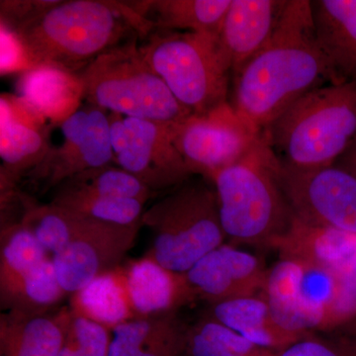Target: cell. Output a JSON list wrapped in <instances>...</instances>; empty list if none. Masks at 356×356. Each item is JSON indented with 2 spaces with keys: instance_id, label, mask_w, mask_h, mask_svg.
<instances>
[{
  "instance_id": "6da1fadb",
  "label": "cell",
  "mask_w": 356,
  "mask_h": 356,
  "mask_svg": "<svg viewBox=\"0 0 356 356\" xmlns=\"http://www.w3.org/2000/svg\"><path fill=\"white\" fill-rule=\"evenodd\" d=\"M232 79L229 103L261 133L303 96L337 83L316 39L311 0H287L271 38Z\"/></svg>"
},
{
  "instance_id": "7a4b0ae2",
  "label": "cell",
  "mask_w": 356,
  "mask_h": 356,
  "mask_svg": "<svg viewBox=\"0 0 356 356\" xmlns=\"http://www.w3.org/2000/svg\"><path fill=\"white\" fill-rule=\"evenodd\" d=\"M280 161L262 134L254 147L211 179L232 245L277 248L295 216L280 180Z\"/></svg>"
},
{
  "instance_id": "3957f363",
  "label": "cell",
  "mask_w": 356,
  "mask_h": 356,
  "mask_svg": "<svg viewBox=\"0 0 356 356\" xmlns=\"http://www.w3.org/2000/svg\"><path fill=\"white\" fill-rule=\"evenodd\" d=\"M130 30L147 36L149 24L125 2L58 1L16 31L38 65L77 74L98 56L119 46Z\"/></svg>"
},
{
  "instance_id": "277c9868",
  "label": "cell",
  "mask_w": 356,
  "mask_h": 356,
  "mask_svg": "<svg viewBox=\"0 0 356 356\" xmlns=\"http://www.w3.org/2000/svg\"><path fill=\"white\" fill-rule=\"evenodd\" d=\"M282 163L334 165L356 137V83L311 91L262 132Z\"/></svg>"
},
{
  "instance_id": "5b68a950",
  "label": "cell",
  "mask_w": 356,
  "mask_h": 356,
  "mask_svg": "<svg viewBox=\"0 0 356 356\" xmlns=\"http://www.w3.org/2000/svg\"><path fill=\"white\" fill-rule=\"evenodd\" d=\"M205 179L191 177L149 206L140 218L142 227L153 234L147 254L175 273H186L227 241L216 191Z\"/></svg>"
},
{
  "instance_id": "8992f818",
  "label": "cell",
  "mask_w": 356,
  "mask_h": 356,
  "mask_svg": "<svg viewBox=\"0 0 356 356\" xmlns=\"http://www.w3.org/2000/svg\"><path fill=\"white\" fill-rule=\"evenodd\" d=\"M79 74L86 102L109 113L172 125L192 114L145 60L136 39L104 51Z\"/></svg>"
},
{
  "instance_id": "52a82bcc",
  "label": "cell",
  "mask_w": 356,
  "mask_h": 356,
  "mask_svg": "<svg viewBox=\"0 0 356 356\" xmlns=\"http://www.w3.org/2000/svg\"><path fill=\"white\" fill-rule=\"evenodd\" d=\"M140 54L175 97L192 114H206L229 102L232 79L218 36L156 30Z\"/></svg>"
},
{
  "instance_id": "ba28073f",
  "label": "cell",
  "mask_w": 356,
  "mask_h": 356,
  "mask_svg": "<svg viewBox=\"0 0 356 356\" xmlns=\"http://www.w3.org/2000/svg\"><path fill=\"white\" fill-rule=\"evenodd\" d=\"M114 163L158 194L193 175L173 143L172 124L108 113Z\"/></svg>"
},
{
  "instance_id": "9c48e42d",
  "label": "cell",
  "mask_w": 356,
  "mask_h": 356,
  "mask_svg": "<svg viewBox=\"0 0 356 356\" xmlns=\"http://www.w3.org/2000/svg\"><path fill=\"white\" fill-rule=\"evenodd\" d=\"M173 143L192 175L209 180L242 159L262 133L227 102L206 114H191L172 125Z\"/></svg>"
},
{
  "instance_id": "30bf717a",
  "label": "cell",
  "mask_w": 356,
  "mask_h": 356,
  "mask_svg": "<svg viewBox=\"0 0 356 356\" xmlns=\"http://www.w3.org/2000/svg\"><path fill=\"white\" fill-rule=\"evenodd\" d=\"M280 180L295 219L356 233V178L350 172L336 165L301 168L280 161Z\"/></svg>"
},
{
  "instance_id": "8fae6325",
  "label": "cell",
  "mask_w": 356,
  "mask_h": 356,
  "mask_svg": "<svg viewBox=\"0 0 356 356\" xmlns=\"http://www.w3.org/2000/svg\"><path fill=\"white\" fill-rule=\"evenodd\" d=\"M63 140L26 177L56 188L79 173L114 163L108 112L88 104L60 126ZM115 165V163H114Z\"/></svg>"
},
{
  "instance_id": "7c38bea8",
  "label": "cell",
  "mask_w": 356,
  "mask_h": 356,
  "mask_svg": "<svg viewBox=\"0 0 356 356\" xmlns=\"http://www.w3.org/2000/svg\"><path fill=\"white\" fill-rule=\"evenodd\" d=\"M50 122L18 95L0 98L1 200L13 197L16 184L43 161L50 149Z\"/></svg>"
},
{
  "instance_id": "4fadbf2b",
  "label": "cell",
  "mask_w": 356,
  "mask_h": 356,
  "mask_svg": "<svg viewBox=\"0 0 356 356\" xmlns=\"http://www.w3.org/2000/svg\"><path fill=\"white\" fill-rule=\"evenodd\" d=\"M268 268L257 255L222 245L201 259L185 276L196 300L209 305L261 294Z\"/></svg>"
},
{
  "instance_id": "5bb4252c",
  "label": "cell",
  "mask_w": 356,
  "mask_h": 356,
  "mask_svg": "<svg viewBox=\"0 0 356 356\" xmlns=\"http://www.w3.org/2000/svg\"><path fill=\"white\" fill-rule=\"evenodd\" d=\"M142 222L110 224L102 231L70 243L51 255L58 281L67 294L83 289L98 276L122 266L135 245Z\"/></svg>"
},
{
  "instance_id": "9a60e30c",
  "label": "cell",
  "mask_w": 356,
  "mask_h": 356,
  "mask_svg": "<svg viewBox=\"0 0 356 356\" xmlns=\"http://www.w3.org/2000/svg\"><path fill=\"white\" fill-rule=\"evenodd\" d=\"M287 0H231L218 35L232 76L273 36Z\"/></svg>"
},
{
  "instance_id": "2e32d148",
  "label": "cell",
  "mask_w": 356,
  "mask_h": 356,
  "mask_svg": "<svg viewBox=\"0 0 356 356\" xmlns=\"http://www.w3.org/2000/svg\"><path fill=\"white\" fill-rule=\"evenodd\" d=\"M125 269L137 318L168 315L196 301L185 273L166 268L149 255L127 262Z\"/></svg>"
},
{
  "instance_id": "e0dca14e",
  "label": "cell",
  "mask_w": 356,
  "mask_h": 356,
  "mask_svg": "<svg viewBox=\"0 0 356 356\" xmlns=\"http://www.w3.org/2000/svg\"><path fill=\"white\" fill-rule=\"evenodd\" d=\"M318 47L337 83H356V0L311 1Z\"/></svg>"
},
{
  "instance_id": "ac0fdd59",
  "label": "cell",
  "mask_w": 356,
  "mask_h": 356,
  "mask_svg": "<svg viewBox=\"0 0 356 356\" xmlns=\"http://www.w3.org/2000/svg\"><path fill=\"white\" fill-rule=\"evenodd\" d=\"M72 313L29 316L6 311L0 316V356H58L69 332Z\"/></svg>"
},
{
  "instance_id": "d6986e66",
  "label": "cell",
  "mask_w": 356,
  "mask_h": 356,
  "mask_svg": "<svg viewBox=\"0 0 356 356\" xmlns=\"http://www.w3.org/2000/svg\"><path fill=\"white\" fill-rule=\"evenodd\" d=\"M18 96L60 127L83 106V84L79 74L53 65H39L23 72Z\"/></svg>"
},
{
  "instance_id": "ffe728a7",
  "label": "cell",
  "mask_w": 356,
  "mask_h": 356,
  "mask_svg": "<svg viewBox=\"0 0 356 356\" xmlns=\"http://www.w3.org/2000/svg\"><path fill=\"white\" fill-rule=\"evenodd\" d=\"M276 250L281 259L341 270L356 262V233L311 226L294 219L291 229Z\"/></svg>"
},
{
  "instance_id": "44dd1931",
  "label": "cell",
  "mask_w": 356,
  "mask_h": 356,
  "mask_svg": "<svg viewBox=\"0 0 356 356\" xmlns=\"http://www.w3.org/2000/svg\"><path fill=\"white\" fill-rule=\"evenodd\" d=\"M206 315L250 343L277 353L306 337L281 327L261 294L213 304Z\"/></svg>"
},
{
  "instance_id": "7402d4cb",
  "label": "cell",
  "mask_w": 356,
  "mask_h": 356,
  "mask_svg": "<svg viewBox=\"0 0 356 356\" xmlns=\"http://www.w3.org/2000/svg\"><path fill=\"white\" fill-rule=\"evenodd\" d=\"M154 29L218 36L231 0H153L129 2Z\"/></svg>"
},
{
  "instance_id": "603a6c76",
  "label": "cell",
  "mask_w": 356,
  "mask_h": 356,
  "mask_svg": "<svg viewBox=\"0 0 356 356\" xmlns=\"http://www.w3.org/2000/svg\"><path fill=\"white\" fill-rule=\"evenodd\" d=\"M70 311L113 331L117 325L137 318L129 295L125 264L98 276L70 295Z\"/></svg>"
},
{
  "instance_id": "cb8c5ba5",
  "label": "cell",
  "mask_w": 356,
  "mask_h": 356,
  "mask_svg": "<svg viewBox=\"0 0 356 356\" xmlns=\"http://www.w3.org/2000/svg\"><path fill=\"white\" fill-rule=\"evenodd\" d=\"M23 202L24 211L20 222L51 255L70 243L95 235L109 225L81 216L51 202L38 204L27 198Z\"/></svg>"
},
{
  "instance_id": "d4e9b609",
  "label": "cell",
  "mask_w": 356,
  "mask_h": 356,
  "mask_svg": "<svg viewBox=\"0 0 356 356\" xmlns=\"http://www.w3.org/2000/svg\"><path fill=\"white\" fill-rule=\"evenodd\" d=\"M0 297L10 292L28 273L51 259L46 248L22 222L1 229Z\"/></svg>"
},
{
  "instance_id": "484cf974",
  "label": "cell",
  "mask_w": 356,
  "mask_h": 356,
  "mask_svg": "<svg viewBox=\"0 0 356 356\" xmlns=\"http://www.w3.org/2000/svg\"><path fill=\"white\" fill-rule=\"evenodd\" d=\"M304 273L303 262L281 259L268 268L261 293L276 322L287 331L307 336L299 317V291Z\"/></svg>"
},
{
  "instance_id": "4316f807",
  "label": "cell",
  "mask_w": 356,
  "mask_h": 356,
  "mask_svg": "<svg viewBox=\"0 0 356 356\" xmlns=\"http://www.w3.org/2000/svg\"><path fill=\"white\" fill-rule=\"evenodd\" d=\"M58 281L57 271L51 259L28 273L4 296L0 297L6 311L29 316L46 315L67 296Z\"/></svg>"
},
{
  "instance_id": "83f0119b",
  "label": "cell",
  "mask_w": 356,
  "mask_h": 356,
  "mask_svg": "<svg viewBox=\"0 0 356 356\" xmlns=\"http://www.w3.org/2000/svg\"><path fill=\"white\" fill-rule=\"evenodd\" d=\"M51 203L81 216L108 224L130 226L140 222L145 204L134 199L108 197L57 187Z\"/></svg>"
},
{
  "instance_id": "f1b7e54d",
  "label": "cell",
  "mask_w": 356,
  "mask_h": 356,
  "mask_svg": "<svg viewBox=\"0 0 356 356\" xmlns=\"http://www.w3.org/2000/svg\"><path fill=\"white\" fill-rule=\"evenodd\" d=\"M205 315L188 327L184 356H278Z\"/></svg>"
},
{
  "instance_id": "f546056e",
  "label": "cell",
  "mask_w": 356,
  "mask_h": 356,
  "mask_svg": "<svg viewBox=\"0 0 356 356\" xmlns=\"http://www.w3.org/2000/svg\"><path fill=\"white\" fill-rule=\"evenodd\" d=\"M58 187L108 197L134 199L144 204L154 196L140 180L114 163L79 173Z\"/></svg>"
},
{
  "instance_id": "4dcf8cb0",
  "label": "cell",
  "mask_w": 356,
  "mask_h": 356,
  "mask_svg": "<svg viewBox=\"0 0 356 356\" xmlns=\"http://www.w3.org/2000/svg\"><path fill=\"white\" fill-rule=\"evenodd\" d=\"M173 314L134 318L117 325L112 331L109 356H139Z\"/></svg>"
},
{
  "instance_id": "1f68e13d",
  "label": "cell",
  "mask_w": 356,
  "mask_h": 356,
  "mask_svg": "<svg viewBox=\"0 0 356 356\" xmlns=\"http://www.w3.org/2000/svg\"><path fill=\"white\" fill-rule=\"evenodd\" d=\"M111 334L102 325L72 316L67 339L58 356H109Z\"/></svg>"
},
{
  "instance_id": "d6a6232c",
  "label": "cell",
  "mask_w": 356,
  "mask_h": 356,
  "mask_svg": "<svg viewBox=\"0 0 356 356\" xmlns=\"http://www.w3.org/2000/svg\"><path fill=\"white\" fill-rule=\"evenodd\" d=\"M39 65L15 30L0 22V74L25 72Z\"/></svg>"
},
{
  "instance_id": "836d02e7",
  "label": "cell",
  "mask_w": 356,
  "mask_h": 356,
  "mask_svg": "<svg viewBox=\"0 0 356 356\" xmlns=\"http://www.w3.org/2000/svg\"><path fill=\"white\" fill-rule=\"evenodd\" d=\"M356 314V262L337 270V292L324 332H332Z\"/></svg>"
},
{
  "instance_id": "e575fe53",
  "label": "cell",
  "mask_w": 356,
  "mask_h": 356,
  "mask_svg": "<svg viewBox=\"0 0 356 356\" xmlns=\"http://www.w3.org/2000/svg\"><path fill=\"white\" fill-rule=\"evenodd\" d=\"M278 356H356V346L325 332H312L280 351Z\"/></svg>"
},
{
  "instance_id": "d590c367",
  "label": "cell",
  "mask_w": 356,
  "mask_h": 356,
  "mask_svg": "<svg viewBox=\"0 0 356 356\" xmlns=\"http://www.w3.org/2000/svg\"><path fill=\"white\" fill-rule=\"evenodd\" d=\"M187 332L188 327L173 314L139 356H184Z\"/></svg>"
},
{
  "instance_id": "8d00e7d4",
  "label": "cell",
  "mask_w": 356,
  "mask_h": 356,
  "mask_svg": "<svg viewBox=\"0 0 356 356\" xmlns=\"http://www.w3.org/2000/svg\"><path fill=\"white\" fill-rule=\"evenodd\" d=\"M57 2L58 0H2L0 2V22L6 23L18 31L46 13Z\"/></svg>"
},
{
  "instance_id": "74e56055",
  "label": "cell",
  "mask_w": 356,
  "mask_h": 356,
  "mask_svg": "<svg viewBox=\"0 0 356 356\" xmlns=\"http://www.w3.org/2000/svg\"><path fill=\"white\" fill-rule=\"evenodd\" d=\"M334 165L350 172L356 178V137L350 143L348 149L337 159Z\"/></svg>"
}]
</instances>
